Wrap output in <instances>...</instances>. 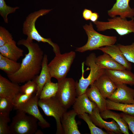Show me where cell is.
<instances>
[{
  "label": "cell",
  "instance_id": "18",
  "mask_svg": "<svg viewBox=\"0 0 134 134\" xmlns=\"http://www.w3.org/2000/svg\"><path fill=\"white\" fill-rule=\"evenodd\" d=\"M77 115L73 109L65 112L61 119L64 134H80L75 118Z\"/></svg>",
  "mask_w": 134,
  "mask_h": 134
},
{
  "label": "cell",
  "instance_id": "10",
  "mask_svg": "<svg viewBox=\"0 0 134 134\" xmlns=\"http://www.w3.org/2000/svg\"><path fill=\"white\" fill-rule=\"evenodd\" d=\"M39 98L36 95H33L26 103L20 106L15 107L16 110L23 111L34 117L39 121V125L42 129L50 127V124L43 118L38 108Z\"/></svg>",
  "mask_w": 134,
  "mask_h": 134
},
{
  "label": "cell",
  "instance_id": "16",
  "mask_svg": "<svg viewBox=\"0 0 134 134\" xmlns=\"http://www.w3.org/2000/svg\"><path fill=\"white\" fill-rule=\"evenodd\" d=\"M97 106L96 104L91 101L85 93L76 98L72 108L79 115L84 113L91 114L93 110Z\"/></svg>",
  "mask_w": 134,
  "mask_h": 134
},
{
  "label": "cell",
  "instance_id": "22",
  "mask_svg": "<svg viewBox=\"0 0 134 134\" xmlns=\"http://www.w3.org/2000/svg\"><path fill=\"white\" fill-rule=\"evenodd\" d=\"M96 64L101 68L110 70H121L126 69L108 54L104 53L96 58Z\"/></svg>",
  "mask_w": 134,
  "mask_h": 134
},
{
  "label": "cell",
  "instance_id": "36",
  "mask_svg": "<svg viewBox=\"0 0 134 134\" xmlns=\"http://www.w3.org/2000/svg\"><path fill=\"white\" fill-rule=\"evenodd\" d=\"M122 117L127 124L129 129L134 134V115L124 113H120Z\"/></svg>",
  "mask_w": 134,
  "mask_h": 134
},
{
  "label": "cell",
  "instance_id": "14",
  "mask_svg": "<svg viewBox=\"0 0 134 134\" xmlns=\"http://www.w3.org/2000/svg\"><path fill=\"white\" fill-rule=\"evenodd\" d=\"M105 73L115 84L134 85V74L126 69L121 70L105 69Z\"/></svg>",
  "mask_w": 134,
  "mask_h": 134
},
{
  "label": "cell",
  "instance_id": "23",
  "mask_svg": "<svg viewBox=\"0 0 134 134\" xmlns=\"http://www.w3.org/2000/svg\"><path fill=\"white\" fill-rule=\"evenodd\" d=\"M85 93L89 99L96 104L100 112L106 109V99L94 84L90 85V87L87 89Z\"/></svg>",
  "mask_w": 134,
  "mask_h": 134
},
{
  "label": "cell",
  "instance_id": "6",
  "mask_svg": "<svg viewBox=\"0 0 134 134\" xmlns=\"http://www.w3.org/2000/svg\"><path fill=\"white\" fill-rule=\"evenodd\" d=\"M9 125L10 134H33L37 130L38 120L25 112L17 110Z\"/></svg>",
  "mask_w": 134,
  "mask_h": 134
},
{
  "label": "cell",
  "instance_id": "38",
  "mask_svg": "<svg viewBox=\"0 0 134 134\" xmlns=\"http://www.w3.org/2000/svg\"><path fill=\"white\" fill-rule=\"evenodd\" d=\"M99 17V14L95 12L92 13L91 17L90 20L93 22H95L97 21Z\"/></svg>",
  "mask_w": 134,
  "mask_h": 134
},
{
  "label": "cell",
  "instance_id": "35",
  "mask_svg": "<svg viewBox=\"0 0 134 134\" xmlns=\"http://www.w3.org/2000/svg\"><path fill=\"white\" fill-rule=\"evenodd\" d=\"M13 40L11 34L4 28L0 27V46Z\"/></svg>",
  "mask_w": 134,
  "mask_h": 134
},
{
  "label": "cell",
  "instance_id": "30",
  "mask_svg": "<svg viewBox=\"0 0 134 134\" xmlns=\"http://www.w3.org/2000/svg\"><path fill=\"white\" fill-rule=\"evenodd\" d=\"M35 77L20 86V92L30 95H33L35 92L36 93L37 89V85Z\"/></svg>",
  "mask_w": 134,
  "mask_h": 134
},
{
  "label": "cell",
  "instance_id": "28",
  "mask_svg": "<svg viewBox=\"0 0 134 134\" xmlns=\"http://www.w3.org/2000/svg\"><path fill=\"white\" fill-rule=\"evenodd\" d=\"M79 117L83 120L87 124L91 134H107V133L97 127L93 123L89 115L84 113L79 115Z\"/></svg>",
  "mask_w": 134,
  "mask_h": 134
},
{
  "label": "cell",
  "instance_id": "20",
  "mask_svg": "<svg viewBox=\"0 0 134 134\" xmlns=\"http://www.w3.org/2000/svg\"><path fill=\"white\" fill-rule=\"evenodd\" d=\"M24 51L18 47L14 40L0 46V54L15 61L23 56Z\"/></svg>",
  "mask_w": 134,
  "mask_h": 134
},
{
  "label": "cell",
  "instance_id": "3",
  "mask_svg": "<svg viewBox=\"0 0 134 134\" xmlns=\"http://www.w3.org/2000/svg\"><path fill=\"white\" fill-rule=\"evenodd\" d=\"M52 9H41L29 14L26 17L23 24V33L27 36L26 39L30 41L35 40L38 42L47 43L53 47L55 55L61 53L58 45L53 42L50 38H45L42 36L38 32L35 26L37 19L49 13Z\"/></svg>",
  "mask_w": 134,
  "mask_h": 134
},
{
  "label": "cell",
  "instance_id": "24",
  "mask_svg": "<svg viewBox=\"0 0 134 134\" xmlns=\"http://www.w3.org/2000/svg\"><path fill=\"white\" fill-rule=\"evenodd\" d=\"M100 114L103 119H106L111 118L114 120L119 126L122 133L129 134L128 125L120 114L112 111L110 110L106 109L100 112Z\"/></svg>",
  "mask_w": 134,
  "mask_h": 134
},
{
  "label": "cell",
  "instance_id": "27",
  "mask_svg": "<svg viewBox=\"0 0 134 134\" xmlns=\"http://www.w3.org/2000/svg\"><path fill=\"white\" fill-rule=\"evenodd\" d=\"M58 83L48 82L44 85L39 98V99H45L55 97L58 90Z\"/></svg>",
  "mask_w": 134,
  "mask_h": 134
},
{
  "label": "cell",
  "instance_id": "17",
  "mask_svg": "<svg viewBox=\"0 0 134 134\" xmlns=\"http://www.w3.org/2000/svg\"><path fill=\"white\" fill-rule=\"evenodd\" d=\"M19 84L13 82L0 75V97L13 100L20 92Z\"/></svg>",
  "mask_w": 134,
  "mask_h": 134
},
{
  "label": "cell",
  "instance_id": "13",
  "mask_svg": "<svg viewBox=\"0 0 134 134\" xmlns=\"http://www.w3.org/2000/svg\"><path fill=\"white\" fill-rule=\"evenodd\" d=\"M112 7L107 11L108 15L111 18L119 15L122 18H132L134 17V9L129 5L130 0H116Z\"/></svg>",
  "mask_w": 134,
  "mask_h": 134
},
{
  "label": "cell",
  "instance_id": "9",
  "mask_svg": "<svg viewBox=\"0 0 134 134\" xmlns=\"http://www.w3.org/2000/svg\"><path fill=\"white\" fill-rule=\"evenodd\" d=\"M58 83V90L55 97L67 109L73 105L77 97L76 81L72 78L66 77Z\"/></svg>",
  "mask_w": 134,
  "mask_h": 134
},
{
  "label": "cell",
  "instance_id": "2",
  "mask_svg": "<svg viewBox=\"0 0 134 134\" xmlns=\"http://www.w3.org/2000/svg\"><path fill=\"white\" fill-rule=\"evenodd\" d=\"M96 57L95 53H92L86 57L85 62L82 63V76L78 82L76 81L77 97L85 93L89 86L105 73V69L96 64Z\"/></svg>",
  "mask_w": 134,
  "mask_h": 134
},
{
  "label": "cell",
  "instance_id": "11",
  "mask_svg": "<svg viewBox=\"0 0 134 134\" xmlns=\"http://www.w3.org/2000/svg\"><path fill=\"white\" fill-rule=\"evenodd\" d=\"M107 99L118 103L134 104V89L126 84H117L116 89Z\"/></svg>",
  "mask_w": 134,
  "mask_h": 134
},
{
  "label": "cell",
  "instance_id": "4",
  "mask_svg": "<svg viewBox=\"0 0 134 134\" xmlns=\"http://www.w3.org/2000/svg\"><path fill=\"white\" fill-rule=\"evenodd\" d=\"M83 28L88 37L87 41L83 46L76 48L75 51L83 53L86 51L97 50L101 47L115 44L117 41L115 36H109L100 34L93 28L91 22L86 24Z\"/></svg>",
  "mask_w": 134,
  "mask_h": 134
},
{
  "label": "cell",
  "instance_id": "8",
  "mask_svg": "<svg viewBox=\"0 0 134 134\" xmlns=\"http://www.w3.org/2000/svg\"><path fill=\"white\" fill-rule=\"evenodd\" d=\"M107 21V22L97 21L94 22L97 31L103 32L108 30L114 29L121 36L134 33V18L128 20L126 18L115 16L108 19Z\"/></svg>",
  "mask_w": 134,
  "mask_h": 134
},
{
  "label": "cell",
  "instance_id": "39",
  "mask_svg": "<svg viewBox=\"0 0 134 134\" xmlns=\"http://www.w3.org/2000/svg\"><path fill=\"white\" fill-rule=\"evenodd\" d=\"M43 133V132L40 130H37L34 134H42Z\"/></svg>",
  "mask_w": 134,
  "mask_h": 134
},
{
  "label": "cell",
  "instance_id": "21",
  "mask_svg": "<svg viewBox=\"0 0 134 134\" xmlns=\"http://www.w3.org/2000/svg\"><path fill=\"white\" fill-rule=\"evenodd\" d=\"M48 61L47 55L44 54L40 73L35 77L37 85V89L35 95L39 98L45 84L48 82H51L52 77L48 66Z\"/></svg>",
  "mask_w": 134,
  "mask_h": 134
},
{
  "label": "cell",
  "instance_id": "29",
  "mask_svg": "<svg viewBox=\"0 0 134 134\" xmlns=\"http://www.w3.org/2000/svg\"><path fill=\"white\" fill-rule=\"evenodd\" d=\"M19 8L18 6L12 7L8 6L4 0H0V14L6 23H8L7 18L8 15L14 13Z\"/></svg>",
  "mask_w": 134,
  "mask_h": 134
},
{
  "label": "cell",
  "instance_id": "31",
  "mask_svg": "<svg viewBox=\"0 0 134 134\" xmlns=\"http://www.w3.org/2000/svg\"><path fill=\"white\" fill-rule=\"evenodd\" d=\"M117 45L127 61L134 64V42L128 45Z\"/></svg>",
  "mask_w": 134,
  "mask_h": 134
},
{
  "label": "cell",
  "instance_id": "15",
  "mask_svg": "<svg viewBox=\"0 0 134 134\" xmlns=\"http://www.w3.org/2000/svg\"><path fill=\"white\" fill-rule=\"evenodd\" d=\"M105 99L110 97L116 89L117 85L105 73L100 76L93 83Z\"/></svg>",
  "mask_w": 134,
  "mask_h": 134
},
{
  "label": "cell",
  "instance_id": "12",
  "mask_svg": "<svg viewBox=\"0 0 134 134\" xmlns=\"http://www.w3.org/2000/svg\"><path fill=\"white\" fill-rule=\"evenodd\" d=\"M100 111L97 106L93 110L91 114H89L93 123L100 128H103L109 133L121 134L122 133L118 124L114 120L107 122L104 120L100 114Z\"/></svg>",
  "mask_w": 134,
  "mask_h": 134
},
{
  "label": "cell",
  "instance_id": "7",
  "mask_svg": "<svg viewBox=\"0 0 134 134\" xmlns=\"http://www.w3.org/2000/svg\"><path fill=\"white\" fill-rule=\"evenodd\" d=\"M38 105L46 116H52L55 119L57 127L56 134H64L61 119L67 109L63 107L55 97L47 99H39Z\"/></svg>",
  "mask_w": 134,
  "mask_h": 134
},
{
  "label": "cell",
  "instance_id": "34",
  "mask_svg": "<svg viewBox=\"0 0 134 134\" xmlns=\"http://www.w3.org/2000/svg\"><path fill=\"white\" fill-rule=\"evenodd\" d=\"M33 95H28L20 92L17 94L12 101L14 107L23 105L27 102L32 97Z\"/></svg>",
  "mask_w": 134,
  "mask_h": 134
},
{
  "label": "cell",
  "instance_id": "19",
  "mask_svg": "<svg viewBox=\"0 0 134 134\" xmlns=\"http://www.w3.org/2000/svg\"><path fill=\"white\" fill-rule=\"evenodd\" d=\"M98 50L109 55L126 69L131 70V64L126 59L117 45L114 44L100 47Z\"/></svg>",
  "mask_w": 134,
  "mask_h": 134
},
{
  "label": "cell",
  "instance_id": "26",
  "mask_svg": "<svg viewBox=\"0 0 134 134\" xmlns=\"http://www.w3.org/2000/svg\"><path fill=\"white\" fill-rule=\"evenodd\" d=\"M106 109L122 112L134 115V104H124L113 102L108 99L106 100Z\"/></svg>",
  "mask_w": 134,
  "mask_h": 134
},
{
  "label": "cell",
  "instance_id": "1",
  "mask_svg": "<svg viewBox=\"0 0 134 134\" xmlns=\"http://www.w3.org/2000/svg\"><path fill=\"white\" fill-rule=\"evenodd\" d=\"M17 44L26 47L28 53L22 59L19 70L7 76L11 81L19 84L32 80L38 75L41 69L44 55L38 44L33 41L22 39L18 41Z\"/></svg>",
  "mask_w": 134,
  "mask_h": 134
},
{
  "label": "cell",
  "instance_id": "37",
  "mask_svg": "<svg viewBox=\"0 0 134 134\" xmlns=\"http://www.w3.org/2000/svg\"><path fill=\"white\" fill-rule=\"evenodd\" d=\"M92 13L91 10L85 9L83 12V17L86 20H90Z\"/></svg>",
  "mask_w": 134,
  "mask_h": 134
},
{
  "label": "cell",
  "instance_id": "32",
  "mask_svg": "<svg viewBox=\"0 0 134 134\" xmlns=\"http://www.w3.org/2000/svg\"><path fill=\"white\" fill-rule=\"evenodd\" d=\"M14 107L12 100L0 97V114L9 115Z\"/></svg>",
  "mask_w": 134,
  "mask_h": 134
},
{
  "label": "cell",
  "instance_id": "5",
  "mask_svg": "<svg viewBox=\"0 0 134 134\" xmlns=\"http://www.w3.org/2000/svg\"><path fill=\"white\" fill-rule=\"evenodd\" d=\"M75 56V52L73 51L55 55L48 64L51 77L58 81L66 77Z\"/></svg>",
  "mask_w": 134,
  "mask_h": 134
},
{
  "label": "cell",
  "instance_id": "33",
  "mask_svg": "<svg viewBox=\"0 0 134 134\" xmlns=\"http://www.w3.org/2000/svg\"><path fill=\"white\" fill-rule=\"evenodd\" d=\"M9 115L0 114V134H10Z\"/></svg>",
  "mask_w": 134,
  "mask_h": 134
},
{
  "label": "cell",
  "instance_id": "25",
  "mask_svg": "<svg viewBox=\"0 0 134 134\" xmlns=\"http://www.w3.org/2000/svg\"><path fill=\"white\" fill-rule=\"evenodd\" d=\"M21 63L18 62L0 54V69L7 75H12L17 72L21 67Z\"/></svg>",
  "mask_w": 134,
  "mask_h": 134
}]
</instances>
